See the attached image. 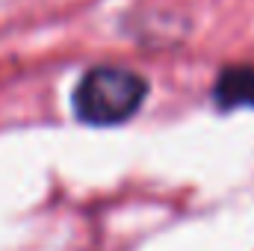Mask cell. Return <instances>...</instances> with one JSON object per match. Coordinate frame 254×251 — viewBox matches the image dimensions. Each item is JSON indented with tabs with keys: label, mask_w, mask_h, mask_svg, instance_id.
<instances>
[{
	"label": "cell",
	"mask_w": 254,
	"mask_h": 251,
	"mask_svg": "<svg viewBox=\"0 0 254 251\" xmlns=\"http://www.w3.org/2000/svg\"><path fill=\"white\" fill-rule=\"evenodd\" d=\"M148 83L130 68L101 65L83 74L74 89L77 119L95 127H110L127 122L145 101Z\"/></svg>",
	"instance_id": "1"
},
{
	"label": "cell",
	"mask_w": 254,
	"mask_h": 251,
	"mask_svg": "<svg viewBox=\"0 0 254 251\" xmlns=\"http://www.w3.org/2000/svg\"><path fill=\"white\" fill-rule=\"evenodd\" d=\"M216 104L225 110L254 107V65L225 68L216 80Z\"/></svg>",
	"instance_id": "2"
}]
</instances>
